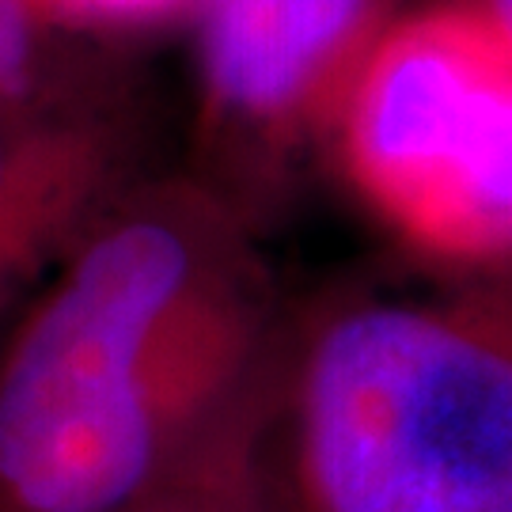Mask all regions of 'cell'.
Listing matches in <instances>:
<instances>
[{
    "instance_id": "1",
    "label": "cell",
    "mask_w": 512,
    "mask_h": 512,
    "mask_svg": "<svg viewBox=\"0 0 512 512\" xmlns=\"http://www.w3.org/2000/svg\"><path fill=\"white\" fill-rule=\"evenodd\" d=\"M0 342V512H107L289 338L247 209L126 186Z\"/></svg>"
},
{
    "instance_id": "2",
    "label": "cell",
    "mask_w": 512,
    "mask_h": 512,
    "mask_svg": "<svg viewBox=\"0 0 512 512\" xmlns=\"http://www.w3.org/2000/svg\"><path fill=\"white\" fill-rule=\"evenodd\" d=\"M289 512H512V266L289 338Z\"/></svg>"
},
{
    "instance_id": "3",
    "label": "cell",
    "mask_w": 512,
    "mask_h": 512,
    "mask_svg": "<svg viewBox=\"0 0 512 512\" xmlns=\"http://www.w3.org/2000/svg\"><path fill=\"white\" fill-rule=\"evenodd\" d=\"M327 148L395 243L463 274L512 266V50L459 0L391 16Z\"/></svg>"
},
{
    "instance_id": "4",
    "label": "cell",
    "mask_w": 512,
    "mask_h": 512,
    "mask_svg": "<svg viewBox=\"0 0 512 512\" xmlns=\"http://www.w3.org/2000/svg\"><path fill=\"white\" fill-rule=\"evenodd\" d=\"M202 126L220 152L277 160L327 145L391 0H198Z\"/></svg>"
},
{
    "instance_id": "5",
    "label": "cell",
    "mask_w": 512,
    "mask_h": 512,
    "mask_svg": "<svg viewBox=\"0 0 512 512\" xmlns=\"http://www.w3.org/2000/svg\"><path fill=\"white\" fill-rule=\"evenodd\" d=\"M133 183L118 114L57 99L0 114V315Z\"/></svg>"
},
{
    "instance_id": "6",
    "label": "cell",
    "mask_w": 512,
    "mask_h": 512,
    "mask_svg": "<svg viewBox=\"0 0 512 512\" xmlns=\"http://www.w3.org/2000/svg\"><path fill=\"white\" fill-rule=\"evenodd\" d=\"M289 338L160 475L148 478L137 494H129L107 512H289Z\"/></svg>"
},
{
    "instance_id": "7",
    "label": "cell",
    "mask_w": 512,
    "mask_h": 512,
    "mask_svg": "<svg viewBox=\"0 0 512 512\" xmlns=\"http://www.w3.org/2000/svg\"><path fill=\"white\" fill-rule=\"evenodd\" d=\"M42 31L31 0H0V114L50 99L42 92Z\"/></svg>"
},
{
    "instance_id": "8",
    "label": "cell",
    "mask_w": 512,
    "mask_h": 512,
    "mask_svg": "<svg viewBox=\"0 0 512 512\" xmlns=\"http://www.w3.org/2000/svg\"><path fill=\"white\" fill-rule=\"evenodd\" d=\"M42 27L65 23L80 31H145L194 12L198 0H31Z\"/></svg>"
},
{
    "instance_id": "9",
    "label": "cell",
    "mask_w": 512,
    "mask_h": 512,
    "mask_svg": "<svg viewBox=\"0 0 512 512\" xmlns=\"http://www.w3.org/2000/svg\"><path fill=\"white\" fill-rule=\"evenodd\" d=\"M471 16L482 19L486 31H494L505 46L512 50V0H459Z\"/></svg>"
}]
</instances>
